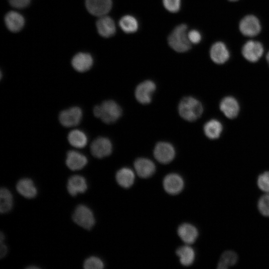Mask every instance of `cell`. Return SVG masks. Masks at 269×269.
Listing matches in <instances>:
<instances>
[{"label":"cell","mask_w":269,"mask_h":269,"mask_svg":"<svg viewBox=\"0 0 269 269\" xmlns=\"http://www.w3.org/2000/svg\"><path fill=\"white\" fill-rule=\"evenodd\" d=\"M176 253L179 258L180 263L183 266H190L194 261L195 251L192 247L187 244L177 249Z\"/></svg>","instance_id":"d4e9b609"},{"label":"cell","mask_w":269,"mask_h":269,"mask_svg":"<svg viewBox=\"0 0 269 269\" xmlns=\"http://www.w3.org/2000/svg\"><path fill=\"white\" fill-rule=\"evenodd\" d=\"M239 29L244 35L253 37L260 32L261 25L256 16L254 15H248L240 21Z\"/></svg>","instance_id":"5b68a950"},{"label":"cell","mask_w":269,"mask_h":269,"mask_svg":"<svg viewBox=\"0 0 269 269\" xmlns=\"http://www.w3.org/2000/svg\"><path fill=\"white\" fill-rule=\"evenodd\" d=\"M223 130L222 124L220 121L215 119L208 121L203 127V131L206 137L213 140L219 138Z\"/></svg>","instance_id":"603a6c76"},{"label":"cell","mask_w":269,"mask_h":269,"mask_svg":"<svg viewBox=\"0 0 269 269\" xmlns=\"http://www.w3.org/2000/svg\"><path fill=\"white\" fill-rule=\"evenodd\" d=\"M116 179L119 185L123 188H128L133 185L135 180V174L131 169L123 167L117 172Z\"/></svg>","instance_id":"cb8c5ba5"},{"label":"cell","mask_w":269,"mask_h":269,"mask_svg":"<svg viewBox=\"0 0 269 269\" xmlns=\"http://www.w3.org/2000/svg\"><path fill=\"white\" fill-rule=\"evenodd\" d=\"M90 150L94 156L102 158L108 156L111 153L112 144L108 138L99 137L92 142Z\"/></svg>","instance_id":"30bf717a"},{"label":"cell","mask_w":269,"mask_h":269,"mask_svg":"<svg viewBox=\"0 0 269 269\" xmlns=\"http://www.w3.org/2000/svg\"><path fill=\"white\" fill-rule=\"evenodd\" d=\"M219 108L224 115L229 119L236 118L240 110L238 101L231 96H226L221 100Z\"/></svg>","instance_id":"8fae6325"},{"label":"cell","mask_w":269,"mask_h":269,"mask_svg":"<svg viewBox=\"0 0 269 269\" xmlns=\"http://www.w3.org/2000/svg\"><path fill=\"white\" fill-rule=\"evenodd\" d=\"M10 4L17 8H23L27 7L30 2V0H8Z\"/></svg>","instance_id":"e575fe53"},{"label":"cell","mask_w":269,"mask_h":269,"mask_svg":"<svg viewBox=\"0 0 269 269\" xmlns=\"http://www.w3.org/2000/svg\"><path fill=\"white\" fill-rule=\"evenodd\" d=\"M257 206L262 215L269 217V193H265L260 198Z\"/></svg>","instance_id":"f546056e"},{"label":"cell","mask_w":269,"mask_h":269,"mask_svg":"<svg viewBox=\"0 0 269 269\" xmlns=\"http://www.w3.org/2000/svg\"><path fill=\"white\" fill-rule=\"evenodd\" d=\"M188 37L191 42L193 44H197L201 40V35L199 31L197 30H191L188 32Z\"/></svg>","instance_id":"836d02e7"},{"label":"cell","mask_w":269,"mask_h":269,"mask_svg":"<svg viewBox=\"0 0 269 269\" xmlns=\"http://www.w3.org/2000/svg\"><path fill=\"white\" fill-rule=\"evenodd\" d=\"M153 155L158 162L167 164L174 159L175 151L171 144L167 142L161 141L156 144L153 150Z\"/></svg>","instance_id":"8992f818"},{"label":"cell","mask_w":269,"mask_h":269,"mask_svg":"<svg viewBox=\"0 0 269 269\" xmlns=\"http://www.w3.org/2000/svg\"><path fill=\"white\" fill-rule=\"evenodd\" d=\"M93 113L95 117L101 119L103 122L110 124L115 123L121 117L122 110L116 102L107 100L100 105L95 106Z\"/></svg>","instance_id":"6da1fadb"},{"label":"cell","mask_w":269,"mask_h":269,"mask_svg":"<svg viewBox=\"0 0 269 269\" xmlns=\"http://www.w3.org/2000/svg\"><path fill=\"white\" fill-rule=\"evenodd\" d=\"M13 206V197L10 191L2 187L0 191V212L5 213L11 210Z\"/></svg>","instance_id":"83f0119b"},{"label":"cell","mask_w":269,"mask_h":269,"mask_svg":"<svg viewBox=\"0 0 269 269\" xmlns=\"http://www.w3.org/2000/svg\"><path fill=\"white\" fill-rule=\"evenodd\" d=\"M27 269H38V268L37 267L30 266V267H28Z\"/></svg>","instance_id":"74e56055"},{"label":"cell","mask_w":269,"mask_h":269,"mask_svg":"<svg viewBox=\"0 0 269 269\" xmlns=\"http://www.w3.org/2000/svg\"><path fill=\"white\" fill-rule=\"evenodd\" d=\"M72 218L76 224L87 230L92 229L95 223L94 216L91 210L82 204L77 206L73 214Z\"/></svg>","instance_id":"277c9868"},{"label":"cell","mask_w":269,"mask_h":269,"mask_svg":"<svg viewBox=\"0 0 269 269\" xmlns=\"http://www.w3.org/2000/svg\"><path fill=\"white\" fill-rule=\"evenodd\" d=\"M264 50L263 46L261 42L249 40L243 45L242 54L247 61L255 63L258 61L262 57Z\"/></svg>","instance_id":"52a82bcc"},{"label":"cell","mask_w":269,"mask_h":269,"mask_svg":"<svg viewBox=\"0 0 269 269\" xmlns=\"http://www.w3.org/2000/svg\"><path fill=\"white\" fill-rule=\"evenodd\" d=\"M210 56L215 63L223 64L230 58V52L226 45L222 42L214 43L210 50Z\"/></svg>","instance_id":"5bb4252c"},{"label":"cell","mask_w":269,"mask_h":269,"mask_svg":"<svg viewBox=\"0 0 269 269\" xmlns=\"http://www.w3.org/2000/svg\"><path fill=\"white\" fill-rule=\"evenodd\" d=\"M96 27L99 34L105 38L113 36L116 31L114 21L106 15L100 17L97 21Z\"/></svg>","instance_id":"2e32d148"},{"label":"cell","mask_w":269,"mask_h":269,"mask_svg":"<svg viewBox=\"0 0 269 269\" xmlns=\"http://www.w3.org/2000/svg\"><path fill=\"white\" fill-rule=\"evenodd\" d=\"M16 188L20 195L26 198H33L37 195V189L33 181L29 178L20 179L16 184Z\"/></svg>","instance_id":"7402d4cb"},{"label":"cell","mask_w":269,"mask_h":269,"mask_svg":"<svg viewBox=\"0 0 269 269\" xmlns=\"http://www.w3.org/2000/svg\"><path fill=\"white\" fill-rule=\"evenodd\" d=\"M134 167L138 176L143 178L151 176L155 171L154 163L146 158L136 159L134 162Z\"/></svg>","instance_id":"9a60e30c"},{"label":"cell","mask_w":269,"mask_h":269,"mask_svg":"<svg viewBox=\"0 0 269 269\" xmlns=\"http://www.w3.org/2000/svg\"><path fill=\"white\" fill-rule=\"evenodd\" d=\"M156 85L151 80H146L139 84L135 90V97L140 103L146 105L151 101Z\"/></svg>","instance_id":"ba28073f"},{"label":"cell","mask_w":269,"mask_h":269,"mask_svg":"<svg viewBox=\"0 0 269 269\" xmlns=\"http://www.w3.org/2000/svg\"><path fill=\"white\" fill-rule=\"evenodd\" d=\"M86 7L92 14L102 16L106 15L111 9L112 0H86Z\"/></svg>","instance_id":"4fadbf2b"},{"label":"cell","mask_w":269,"mask_h":269,"mask_svg":"<svg viewBox=\"0 0 269 269\" xmlns=\"http://www.w3.org/2000/svg\"><path fill=\"white\" fill-rule=\"evenodd\" d=\"M165 8L172 13L178 11L181 6V0H162Z\"/></svg>","instance_id":"d6a6232c"},{"label":"cell","mask_w":269,"mask_h":269,"mask_svg":"<svg viewBox=\"0 0 269 269\" xmlns=\"http://www.w3.org/2000/svg\"><path fill=\"white\" fill-rule=\"evenodd\" d=\"M179 114L183 119L193 122L200 117L203 112L201 103L192 97L182 99L178 105Z\"/></svg>","instance_id":"3957f363"},{"label":"cell","mask_w":269,"mask_h":269,"mask_svg":"<svg viewBox=\"0 0 269 269\" xmlns=\"http://www.w3.org/2000/svg\"><path fill=\"white\" fill-rule=\"evenodd\" d=\"M86 157L81 153L70 150L67 153L66 164L72 170H78L82 169L87 163Z\"/></svg>","instance_id":"ffe728a7"},{"label":"cell","mask_w":269,"mask_h":269,"mask_svg":"<svg viewBox=\"0 0 269 269\" xmlns=\"http://www.w3.org/2000/svg\"><path fill=\"white\" fill-rule=\"evenodd\" d=\"M230 1H237L238 0H229Z\"/></svg>","instance_id":"f35d334b"},{"label":"cell","mask_w":269,"mask_h":269,"mask_svg":"<svg viewBox=\"0 0 269 269\" xmlns=\"http://www.w3.org/2000/svg\"><path fill=\"white\" fill-rule=\"evenodd\" d=\"M82 118V111L78 107H73L62 111L59 114L60 123L64 127H71L78 125Z\"/></svg>","instance_id":"9c48e42d"},{"label":"cell","mask_w":269,"mask_h":269,"mask_svg":"<svg viewBox=\"0 0 269 269\" xmlns=\"http://www.w3.org/2000/svg\"><path fill=\"white\" fill-rule=\"evenodd\" d=\"M168 43L174 51L183 53L191 48V42L188 37L187 26L181 24L176 26L168 37Z\"/></svg>","instance_id":"7a4b0ae2"},{"label":"cell","mask_w":269,"mask_h":269,"mask_svg":"<svg viewBox=\"0 0 269 269\" xmlns=\"http://www.w3.org/2000/svg\"><path fill=\"white\" fill-rule=\"evenodd\" d=\"M3 241H0V257L2 258L7 253V248L6 246L4 244Z\"/></svg>","instance_id":"d590c367"},{"label":"cell","mask_w":269,"mask_h":269,"mask_svg":"<svg viewBox=\"0 0 269 269\" xmlns=\"http://www.w3.org/2000/svg\"><path fill=\"white\" fill-rule=\"evenodd\" d=\"M177 234L181 240L187 245L194 243L198 236V231L193 225L188 223L180 225Z\"/></svg>","instance_id":"e0dca14e"},{"label":"cell","mask_w":269,"mask_h":269,"mask_svg":"<svg viewBox=\"0 0 269 269\" xmlns=\"http://www.w3.org/2000/svg\"><path fill=\"white\" fill-rule=\"evenodd\" d=\"M71 63L75 70L79 72H84L91 68L93 59L90 54L80 52L73 57Z\"/></svg>","instance_id":"d6986e66"},{"label":"cell","mask_w":269,"mask_h":269,"mask_svg":"<svg viewBox=\"0 0 269 269\" xmlns=\"http://www.w3.org/2000/svg\"><path fill=\"white\" fill-rule=\"evenodd\" d=\"M67 188L69 193L73 196L79 193H83L87 189V184L85 178L79 175L70 177L68 181Z\"/></svg>","instance_id":"ac0fdd59"},{"label":"cell","mask_w":269,"mask_h":269,"mask_svg":"<svg viewBox=\"0 0 269 269\" xmlns=\"http://www.w3.org/2000/svg\"><path fill=\"white\" fill-rule=\"evenodd\" d=\"M83 267L86 269H102L104 268V264L99 258L92 256L85 261Z\"/></svg>","instance_id":"4dcf8cb0"},{"label":"cell","mask_w":269,"mask_h":269,"mask_svg":"<svg viewBox=\"0 0 269 269\" xmlns=\"http://www.w3.org/2000/svg\"><path fill=\"white\" fill-rule=\"evenodd\" d=\"M238 261V256L232 251H226L221 255L217 268L219 269H226L234 265Z\"/></svg>","instance_id":"f1b7e54d"},{"label":"cell","mask_w":269,"mask_h":269,"mask_svg":"<svg viewBox=\"0 0 269 269\" xmlns=\"http://www.w3.org/2000/svg\"><path fill=\"white\" fill-rule=\"evenodd\" d=\"M165 191L171 195L180 193L184 187V181L181 176L176 173H170L165 176L163 180Z\"/></svg>","instance_id":"7c38bea8"},{"label":"cell","mask_w":269,"mask_h":269,"mask_svg":"<svg viewBox=\"0 0 269 269\" xmlns=\"http://www.w3.org/2000/svg\"><path fill=\"white\" fill-rule=\"evenodd\" d=\"M5 24L8 30L13 32L21 30L24 25V19L19 13L10 11L4 17Z\"/></svg>","instance_id":"44dd1931"},{"label":"cell","mask_w":269,"mask_h":269,"mask_svg":"<svg viewBox=\"0 0 269 269\" xmlns=\"http://www.w3.org/2000/svg\"><path fill=\"white\" fill-rule=\"evenodd\" d=\"M266 60L269 65V51L268 52V53L266 55Z\"/></svg>","instance_id":"8d00e7d4"},{"label":"cell","mask_w":269,"mask_h":269,"mask_svg":"<svg viewBox=\"0 0 269 269\" xmlns=\"http://www.w3.org/2000/svg\"><path fill=\"white\" fill-rule=\"evenodd\" d=\"M68 140L71 145L77 148L85 147L88 141L85 134L79 130L71 131L68 134Z\"/></svg>","instance_id":"484cf974"},{"label":"cell","mask_w":269,"mask_h":269,"mask_svg":"<svg viewBox=\"0 0 269 269\" xmlns=\"http://www.w3.org/2000/svg\"><path fill=\"white\" fill-rule=\"evenodd\" d=\"M257 185L265 193H269V171L261 173L257 179Z\"/></svg>","instance_id":"1f68e13d"},{"label":"cell","mask_w":269,"mask_h":269,"mask_svg":"<svg viewBox=\"0 0 269 269\" xmlns=\"http://www.w3.org/2000/svg\"><path fill=\"white\" fill-rule=\"evenodd\" d=\"M119 23L121 29L126 33H133L138 29V23L136 19L131 15L122 17Z\"/></svg>","instance_id":"4316f807"}]
</instances>
